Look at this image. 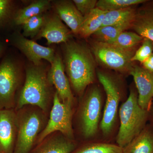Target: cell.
<instances>
[{"label": "cell", "instance_id": "cell-27", "mask_svg": "<svg viewBox=\"0 0 153 153\" xmlns=\"http://www.w3.org/2000/svg\"><path fill=\"white\" fill-rule=\"evenodd\" d=\"M14 13L13 1L0 0V27L11 22Z\"/></svg>", "mask_w": 153, "mask_h": 153}, {"label": "cell", "instance_id": "cell-8", "mask_svg": "<svg viewBox=\"0 0 153 153\" xmlns=\"http://www.w3.org/2000/svg\"><path fill=\"white\" fill-rule=\"evenodd\" d=\"M101 109L100 91L97 88H93L83 100L79 111L80 130L85 138L91 137L96 133Z\"/></svg>", "mask_w": 153, "mask_h": 153}, {"label": "cell", "instance_id": "cell-1", "mask_svg": "<svg viewBox=\"0 0 153 153\" xmlns=\"http://www.w3.org/2000/svg\"><path fill=\"white\" fill-rule=\"evenodd\" d=\"M49 82L48 72L44 67L31 65L26 68L24 85L17 97L15 110L32 105L40 108L49 115L53 104L55 93Z\"/></svg>", "mask_w": 153, "mask_h": 153}, {"label": "cell", "instance_id": "cell-6", "mask_svg": "<svg viewBox=\"0 0 153 153\" xmlns=\"http://www.w3.org/2000/svg\"><path fill=\"white\" fill-rule=\"evenodd\" d=\"M72 118V105L63 103L55 92L48 122L38 137L37 144L55 132H59L68 139L73 140Z\"/></svg>", "mask_w": 153, "mask_h": 153}, {"label": "cell", "instance_id": "cell-25", "mask_svg": "<svg viewBox=\"0 0 153 153\" xmlns=\"http://www.w3.org/2000/svg\"><path fill=\"white\" fill-rule=\"evenodd\" d=\"M147 0H99L97 3L96 7L102 10H117L143 4Z\"/></svg>", "mask_w": 153, "mask_h": 153}, {"label": "cell", "instance_id": "cell-17", "mask_svg": "<svg viewBox=\"0 0 153 153\" xmlns=\"http://www.w3.org/2000/svg\"><path fill=\"white\" fill-rule=\"evenodd\" d=\"M57 15L66 23L71 32L78 34L84 17L76 8L73 2L70 1H57L55 4Z\"/></svg>", "mask_w": 153, "mask_h": 153}, {"label": "cell", "instance_id": "cell-15", "mask_svg": "<svg viewBox=\"0 0 153 153\" xmlns=\"http://www.w3.org/2000/svg\"><path fill=\"white\" fill-rule=\"evenodd\" d=\"M38 38H44L47 44L67 43L71 37V33L63 24L57 15L47 18L43 27L38 35Z\"/></svg>", "mask_w": 153, "mask_h": 153}, {"label": "cell", "instance_id": "cell-31", "mask_svg": "<svg viewBox=\"0 0 153 153\" xmlns=\"http://www.w3.org/2000/svg\"><path fill=\"white\" fill-rule=\"evenodd\" d=\"M5 50V46L2 42H0V59L2 56L3 53Z\"/></svg>", "mask_w": 153, "mask_h": 153}, {"label": "cell", "instance_id": "cell-16", "mask_svg": "<svg viewBox=\"0 0 153 153\" xmlns=\"http://www.w3.org/2000/svg\"><path fill=\"white\" fill-rule=\"evenodd\" d=\"M143 4L136 10L130 28L143 38L153 41V0Z\"/></svg>", "mask_w": 153, "mask_h": 153}, {"label": "cell", "instance_id": "cell-32", "mask_svg": "<svg viewBox=\"0 0 153 153\" xmlns=\"http://www.w3.org/2000/svg\"><path fill=\"white\" fill-rule=\"evenodd\" d=\"M151 121H152V127L153 128V111L152 113V116H151Z\"/></svg>", "mask_w": 153, "mask_h": 153}, {"label": "cell", "instance_id": "cell-9", "mask_svg": "<svg viewBox=\"0 0 153 153\" xmlns=\"http://www.w3.org/2000/svg\"><path fill=\"white\" fill-rule=\"evenodd\" d=\"M97 76L106 94V103L100 128L104 134H108L112 130L116 118L120 98L119 91L110 76L101 71L97 72Z\"/></svg>", "mask_w": 153, "mask_h": 153}, {"label": "cell", "instance_id": "cell-18", "mask_svg": "<svg viewBox=\"0 0 153 153\" xmlns=\"http://www.w3.org/2000/svg\"><path fill=\"white\" fill-rule=\"evenodd\" d=\"M124 153H153V128L146 126L128 144L123 148Z\"/></svg>", "mask_w": 153, "mask_h": 153}, {"label": "cell", "instance_id": "cell-14", "mask_svg": "<svg viewBox=\"0 0 153 153\" xmlns=\"http://www.w3.org/2000/svg\"><path fill=\"white\" fill-rule=\"evenodd\" d=\"M73 140L55 132L38 144L30 153H71L76 149Z\"/></svg>", "mask_w": 153, "mask_h": 153}, {"label": "cell", "instance_id": "cell-4", "mask_svg": "<svg viewBox=\"0 0 153 153\" xmlns=\"http://www.w3.org/2000/svg\"><path fill=\"white\" fill-rule=\"evenodd\" d=\"M119 114L120 126L116 141L117 145L124 148L144 128L149 111L140 107L137 94L132 90L127 100L121 106Z\"/></svg>", "mask_w": 153, "mask_h": 153}, {"label": "cell", "instance_id": "cell-24", "mask_svg": "<svg viewBox=\"0 0 153 153\" xmlns=\"http://www.w3.org/2000/svg\"><path fill=\"white\" fill-rule=\"evenodd\" d=\"M47 19L43 14L28 19L22 25L23 30L22 35L26 38H33L38 36Z\"/></svg>", "mask_w": 153, "mask_h": 153}, {"label": "cell", "instance_id": "cell-19", "mask_svg": "<svg viewBox=\"0 0 153 153\" xmlns=\"http://www.w3.org/2000/svg\"><path fill=\"white\" fill-rule=\"evenodd\" d=\"M51 7L50 1L39 0L34 1L29 5L20 9L15 13L11 23L19 26L22 25L28 19L36 16L44 14Z\"/></svg>", "mask_w": 153, "mask_h": 153}, {"label": "cell", "instance_id": "cell-33", "mask_svg": "<svg viewBox=\"0 0 153 153\" xmlns=\"http://www.w3.org/2000/svg\"><path fill=\"white\" fill-rule=\"evenodd\" d=\"M0 153H2L1 152V151H0Z\"/></svg>", "mask_w": 153, "mask_h": 153}, {"label": "cell", "instance_id": "cell-30", "mask_svg": "<svg viewBox=\"0 0 153 153\" xmlns=\"http://www.w3.org/2000/svg\"><path fill=\"white\" fill-rule=\"evenodd\" d=\"M143 67L148 71L153 73V53L143 63Z\"/></svg>", "mask_w": 153, "mask_h": 153}, {"label": "cell", "instance_id": "cell-29", "mask_svg": "<svg viewBox=\"0 0 153 153\" xmlns=\"http://www.w3.org/2000/svg\"><path fill=\"white\" fill-rule=\"evenodd\" d=\"M96 0H74L73 3L79 12L83 16L86 15L96 7Z\"/></svg>", "mask_w": 153, "mask_h": 153}, {"label": "cell", "instance_id": "cell-21", "mask_svg": "<svg viewBox=\"0 0 153 153\" xmlns=\"http://www.w3.org/2000/svg\"><path fill=\"white\" fill-rule=\"evenodd\" d=\"M131 22L122 23L101 27L93 34L97 41L112 44L119 36L128 28L130 27Z\"/></svg>", "mask_w": 153, "mask_h": 153}, {"label": "cell", "instance_id": "cell-28", "mask_svg": "<svg viewBox=\"0 0 153 153\" xmlns=\"http://www.w3.org/2000/svg\"><path fill=\"white\" fill-rule=\"evenodd\" d=\"M142 44L132 57V62L137 61L143 63L153 53V41L148 38H144Z\"/></svg>", "mask_w": 153, "mask_h": 153}, {"label": "cell", "instance_id": "cell-22", "mask_svg": "<svg viewBox=\"0 0 153 153\" xmlns=\"http://www.w3.org/2000/svg\"><path fill=\"white\" fill-rule=\"evenodd\" d=\"M136 13V10L131 7L117 10L108 11L101 27L128 22L131 23Z\"/></svg>", "mask_w": 153, "mask_h": 153}, {"label": "cell", "instance_id": "cell-13", "mask_svg": "<svg viewBox=\"0 0 153 153\" xmlns=\"http://www.w3.org/2000/svg\"><path fill=\"white\" fill-rule=\"evenodd\" d=\"M129 73L138 91V104L142 108L149 111L153 97V73L137 65H134Z\"/></svg>", "mask_w": 153, "mask_h": 153}, {"label": "cell", "instance_id": "cell-20", "mask_svg": "<svg viewBox=\"0 0 153 153\" xmlns=\"http://www.w3.org/2000/svg\"><path fill=\"white\" fill-rule=\"evenodd\" d=\"M107 12L97 8L92 10L84 17V21L79 28L78 34L84 38L93 35L101 27Z\"/></svg>", "mask_w": 153, "mask_h": 153}, {"label": "cell", "instance_id": "cell-23", "mask_svg": "<svg viewBox=\"0 0 153 153\" xmlns=\"http://www.w3.org/2000/svg\"><path fill=\"white\" fill-rule=\"evenodd\" d=\"M71 153H124L123 148L117 145L94 143L75 149Z\"/></svg>", "mask_w": 153, "mask_h": 153}, {"label": "cell", "instance_id": "cell-2", "mask_svg": "<svg viewBox=\"0 0 153 153\" xmlns=\"http://www.w3.org/2000/svg\"><path fill=\"white\" fill-rule=\"evenodd\" d=\"M64 48L66 73L75 92L82 94L95 77V60L92 52L84 44L68 41Z\"/></svg>", "mask_w": 153, "mask_h": 153}, {"label": "cell", "instance_id": "cell-10", "mask_svg": "<svg viewBox=\"0 0 153 153\" xmlns=\"http://www.w3.org/2000/svg\"><path fill=\"white\" fill-rule=\"evenodd\" d=\"M11 41L12 44L36 66L41 65L43 59L47 60L51 64L55 60L56 54L54 49L41 46L35 41L27 39L22 34L14 33L12 35Z\"/></svg>", "mask_w": 153, "mask_h": 153}, {"label": "cell", "instance_id": "cell-12", "mask_svg": "<svg viewBox=\"0 0 153 153\" xmlns=\"http://www.w3.org/2000/svg\"><path fill=\"white\" fill-rule=\"evenodd\" d=\"M18 123L15 108L0 109V151L13 153L16 140Z\"/></svg>", "mask_w": 153, "mask_h": 153}, {"label": "cell", "instance_id": "cell-5", "mask_svg": "<svg viewBox=\"0 0 153 153\" xmlns=\"http://www.w3.org/2000/svg\"><path fill=\"white\" fill-rule=\"evenodd\" d=\"M22 81L16 60L11 56L4 57L0 62V109L15 108L17 91Z\"/></svg>", "mask_w": 153, "mask_h": 153}, {"label": "cell", "instance_id": "cell-26", "mask_svg": "<svg viewBox=\"0 0 153 153\" xmlns=\"http://www.w3.org/2000/svg\"><path fill=\"white\" fill-rule=\"evenodd\" d=\"M143 39L142 37L135 32H123L112 44L121 49L133 50L134 47L142 42Z\"/></svg>", "mask_w": 153, "mask_h": 153}, {"label": "cell", "instance_id": "cell-11", "mask_svg": "<svg viewBox=\"0 0 153 153\" xmlns=\"http://www.w3.org/2000/svg\"><path fill=\"white\" fill-rule=\"evenodd\" d=\"M48 71L49 82L55 88L60 100L63 103L73 106L74 97L71 92L69 80L65 73V67L63 60L58 54H56L55 60L51 64Z\"/></svg>", "mask_w": 153, "mask_h": 153}, {"label": "cell", "instance_id": "cell-3", "mask_svg": "<svg viewBox=\"0 0 153 153\" xmlns=\"http://www.w3.org/2000/svg\"><path fill=\"white\" fill-rule=\"evenodd\" d=\"M16 111L18 130L13 153H30L45 128L49 115L32 105H25Z\"/></svg>", "mask_w": 153, "mask_h": 153}, {"label": "cell", "instance_id": "cell-7", "mask_svg": "<svg viewBox=\"0 0 153 153\" xmlns=\"http://www.w3.org/2000/svg\"><path fill=\"white\" fill-rule=\"evenodd\" d=\"M91 51L99 63L106 68L130 72L134 66L131 61L134 54L133 50L123 49L113 44L96 41L92 44Z\"/></svg>", "mask_w": 153, "mask_h": 153}]
</instances>
